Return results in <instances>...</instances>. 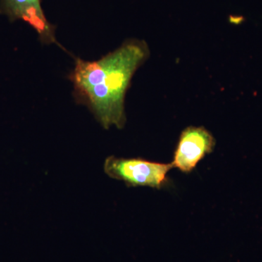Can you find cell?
I'll list each match as a JSON object with an SVG mask.
<instances>
[{
  "label": "cell",
  "mask_w": 262,
  "mask_h": 262,
  "mask_svg": "<svg viewBox=\"0 0 262 262\" xmlns=\"http://www.w3.org/2000/svg\"><path fill=\"white\" fill-rule=\"evenodd\" d=\"M149 56L144 41L132 39L97 61L77 58L71 73L76 99L94 114L103 128H122L125 97L138 69Z\"/></svg>",
  "instance_id": "obj_1"
},
{
  "label": "cell",
  "mask_w": 262,
  "mask_h": 262,
  "mask_svg": "<svg viewBox=\"0 0 262 262\" xmlns=\"http://www.w3.org/2000/svg\"><path fill=\"white\" fill-rule=\"evenodd\" d=\"M103 168L110 178L122 181L127 187H147L157 189L168 185L170 180L168 174L173 168L171 163L113 156L106 158Z\"/></svg>",
  "instance_id": "obj_2"
},
{
  "label": "cell",
  "mask_w": 262,
  "mask_h": 262,
  "mask_svg": "<svg viewBox=\"0 0 262 262\" xmlns=\"http://www.w3.org/2000/svg\"><path fill=\"white\" fill-rule=\"evenodd\" d=\"M215 139L204 127L190 126L182 131L174 151L173 168L192 173L201 160L214 149Z\"/></svg>",
  "instance_id": "obj_3"
},
{
  "label": "cell",
  "mask_w": 262,
  "mask_h": 262,
  "mask_svg": "<svg viewBox=\"0 0 262 262\" xmlns=\"http://www.w3.org/2000/svg\"><path fill=\"white\" fill-rule=\"evenodd\" d=\"M0 13L10 20H21L28 24L41 42L58 44L54 27L46 18L41 0H0Z\"/></svg>",
  "instance_id": "obj_4"
}]
</instances>
